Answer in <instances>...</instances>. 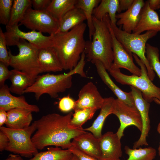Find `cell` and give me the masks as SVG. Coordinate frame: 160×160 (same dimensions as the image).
<instances>
[{
    "label": "cell",
    "instance_id": "obj_1",
    "mask_svg": "<svg viewBox=\"0 0 160 160\" xmlns=\"http://www.w3.org/2000/svg\"><path fill=\"white\" fill-rule=\"evenodd\" d=\"M73 113L65 115L53 113L42 116L35 121L36 131L31 137L37 149L53 145L67 149L72 146L71 140L84 132V130L71 127L70 122Z\"/></svg>",
    "mask_w": 160,
    "mask_h": 160
},
{
    "label": "cell",
    "instance_id": "obj_2",
    "mask_svg": "<svg viewBox=\"0 0 160 160\" xmlns=\"http://www.w3.org/2000/svg\"><path fill=\"white\" fill-rule=\"evenodd\" d=\"M86 26L83 23L67 32L54 35L52 47L58 53L63 70L73 69L84 52L87 43L84 34Z\"/></svg>",
    "mask_w": 160,
    "mask_h": 160
},
{
    "label": "cell",
    "instance_id": "obj_3",
    "mask_svg": "<svg viewBox=\"0 0 160 160\" xmlns=\"http://www.w3.org/2000/svg\"><path fill=\"white\" fill-rule=\"evenodd\" d=\"M85 57L84 52L76 66L67 73L39 75L33 84L24 91V94L34 93L36 100H39L45 94H48L52 98L57 97L59 94L64 92L71 87L73 75L78 74L83 77H87L84 71Z\"/></svg>",
    "mask_w": 160,
    "mask_h": 160
},
{
    "label": "cell",
    "instance_id": "obj_4",
    "mask_svg": "<svg viewBox=\"0 0 160 160\" xmlns=\"http://www.w3.org/2000/svg\"><path fill=\"white\" fill-rule=\"evenodd\" d=\"M95 31L91 42L84 51L87 60L93 63L99 61L108 71L113 62L112 38L106 15L101 20L93 16Z\"/></svg>",
    "mask_w": 160,
    "mask_h": 160
},
{
    "label": "cell",
    "instance_id": "obj_5",
    "mask_svg": "<svg viewBox=\"0 0 160 160\" xmlns=\"http://www.w3.org/2000/svg\"><path fill=\"white\" fill-rule=\"evenodd\" d=\"M133 56L140 66L141 71L140 76L127 75L122 73L119 69H110V74L118 82L122 85H129L141 91L143 98L149 103L156 98L160 100V88L154 85L149 78L145 65L134 54Z\"/></svg>",
    "mask_w": 160,
    "mask_h": 160
},
{
    "label": "cell",
    "instance_id": "obj_6",
    "mask_svg": "<svg viewBox=\"0 0 160 160\" xmlns=\"http://www.w3.org/2000/svg\"><path fill=\"white\" fill-rule=\"evenodd\" d=\"M110 24L117 40L129 52L137 55L145 64L148 76L153 81L155 76V72L150 67L145 55L147 41L156 36L158 32L153 31H147L142 34L127 33L118 28L116 25Z\"/></svg>",
    "mask_w": 160,
    "mask_h": 160
},
{
    "label": "cell",
    "instance_id": "obj_7",
    "mask_svg": "<svg viewBox=\"0 0 160 160\" xmlns=\"http://www.w3.org/2000/svg\"><path fill=\"white\" fill-rule=\"evenodd\" d=\"M16 45L19 49L18 54L14 55L10 50L8 51L9 66L36 79L40 73H42L38 59V49L23 39H20Z\"/></svg>",
    "mask_w": 160,
    "mask_h": 160
},
{
    "label": "cell",
    "instance_id": "obj_8",
    "mask_svg": "<svg viewBox=\"0 0 160 160\" xmlns=\"http://www.w3.org/2000/svg\"><path fill=\"white\" fill-rule=\"evenodd\" d=\"M36 129L35 121L28 127L22 129L1 127L0 130L7 135L9 140L5 150L25 157H33L38 152L31 137Z\"/></svg>",
    "mask_w": 160,
    "mask_h": 160
},
{
    "label": "cell",
    "instance_id": "obj_9",
    "mask_svg": "<svg viewBox=\"0 0 160 160\" xmlns=\"http://www.w3.org/2000/svg\"><path fill=\"white\" fill-rule=\"evenodd\" d=\"M20 24L32 30L55 34L59 27V21L47 10H36L31 7L26 10Z\"/></svg>",
    "mask_w": 160,
    "mask_h": 160
},
{
    "label": "cell",
    "instance_id": "obj_10",
    "mask_svg": "<svg viewBox=\"0 0 160 160\" xmlns=\"http://www.w3.org/2000/svg\"><path fill=\"white\" fill-rule=\"evenodd\" d=\"M20 24L6 26L4 34L7 46L16 45L20 39H23L27 40L38 49L53 46L55 34L45 36L42 33L35 30L24 32L19 28Z\"/></svg>",
    "mask_w": 160,
    "mask_h": 160
},
{
    "label": "cell",
    "instance_id": "obj_11",
    "mask_svg": "<svg viewBox=\"0 0 160 160\" xmlns=\"http://www.w3.org/2000/svg\"><path fill=\"white\" fill-rule=\"evenodd\" d=\"M112 114L119 119L120 126L116 133L121 139L124 129L130 126H135L141 132L142 123L140 113L136 107L130 106L118 98L115 99Z\"/></svg>",
    "mask_w": 160,
    "mask_h": 160
},
{
    "label": "cell",
    "instance_id": "obj_12",
    "mask_svg": "<svg viewBox=\"0 0 160 160\" xmlns=\"http://www.w3.org/2000/svg\"><path fill=\"white\" fill-rule=\"evenodd\" d=\"M106 16L113 44V62L110 69L124 68L129 71L132 75L140 76L141 70L134 63L133 54L128 51L117 40L111 27L109 16L107 15Z\"/></svg>",
    "mask_w": 160,
    "mask_h": 160
},
{
    "label": "cell",
    "instance_id": "obj_13",
    "mask_svg": "<svg viewBox=\"0 0 160 160\" xmlns=\"http://www.w3.org/2000/svg\"><path fill=\"white\" fill-rule=\"evenodd\" d=\"M130 88L135 107L140 113L142 123L140 136L138 140L135 142L133 146V148L135 149L142 146L148 145L146 138L150 129L149 116L150 104L143 98L140 91L131 86H130Z\"/></svg>",
    "mask_w": 160,
    "mask_h": 160
},
{
    "label": "cell",
    "instance_id": "obj_14",
    "mask_svg": "<svg viewBox=\"0 0 160 160\" xmlns=\"http://www.w3.org/2000/svg\"><path fill=\"white\" fill-rule=\"evenodd\" d=\"M104 100V98L103 97L96 86L92 82H89L80 90L73 110L88 108L100 109Z\"/></svg>",
    "mask_w": 160,
    "mask_h": 160
},
{
    "label": "cell",
    "instance_id": "obj_15",
    "mask_svg": "<svg viewBox=\"0 0 160 160\" xmlns=\"http://www.w3.org/2000/svg\"><path fill=\"white\" fill-rule=\"evenodd\" d=\"M98 139L101 152L100 160H119L122 155L121 144L116 133L109 131Z\"/></svg>",
    "mask_w": 160,
    "mask_h": 160
},
{
    "label": "cell",
    "instance_id": "obj_16",
    "mask_svg": "<svg viewBox=\"0 0 160 160\" xmlns=\"http://www.w3.org/2000/svg\"><path fill=\"white\" fill-rule=\"evenodd\" d=\"M14 108L25 109L36 113L40 111L37 105L29 104L24 96L16 97L13 95L11 93L9 87L5 84L0 87V109L7 111Z\"/></svg>",
    "mask_w": 160,
    "mask_h": 160
},
{
    "label": "cell",
    "instance_id": "obj_17",
    "mask_svg": "<svg viewBox=\"0 0 160 160\" xmlns=\"http://www.w3.org/2000/svg\"><path fill=\"white\" fill-rule=\"evenodd\" d=\"M145 4L143 0H134L129 9L116 15V18L118 20L116 25L122 26V30L127 33L133 32L139 22L141 12Z\"/></svg>",
    "mask_w": 160,
    "mask_h": 160
},
{
    "label": "cell",
    "instance_id": "obj_18",
    "mask_svg": "<svg viewBox=\"0 0 160 160\" xmlns=\"http://www.w3.org/2000/svg\"><path fill=\"white\" fill-rule=\"evenodd\" d=\"M149 31H160V20L157 13L150 8L148 0L145 2L139 22L133 33L139 34Z\"/></svg>",
    "mask_w": 160,
    "mask_h": 160
},
{
    "label": "cell",
    "instance_id": "obj_19",
    "mask_svg": "<svg viewBox=\"0 0 160 160\" xmlns=\"http://www.w3.org/2000/svg\"><path fill=\"white\" fill-rule=\"evenodd\" d=\"M37 55L42 73L59 72L63 70L58 53L53 47L38 49Z\"/></svg>",
    "mask_w": 160,
    "mask_h": 160
},
{
    "label": "cell",
    "instance_id": "obj_20",
    "mask_svg": "<svg viewBox=\"0 0 160 160\" xmlns=\"http://www.w3.org/2000/svg\"><path fill=\"white\" fill-rule=\"evenodd\" d=\"M71 143L72 146L100 160L101 152L99 139L91 133L85 131L75 137Z\"/></svg>",
    "mask_w": 160,
    "mask_h": 160
},
{
    "label": "cell",
    "instance_id": "obj_21",
    "mask_svg": "<svg viewBox=\"0 0 160 160\" xmlns=\"http://www.w3.org/2000/svg\"><path fill=\"white\" fill-rule=\"evenodd\" d=\"M97 73L103 83L112 91L117 98L129 105L136 107L131 92L122 91L113 81L102 63L97 61L94 63Z\"/></svg>",
    "mask_w": 160,
    "mask_h": 160
},
{
    "label": "cell",
    "instance_id": "obj_22",
    "mask_svg": "<svg viewBox=\"0 0 160 160\" xmlns=\"http://www.w3.org/2000/svg\"><path fill=\"white\" fill-rule=\"evenodd\" d=\"M7 112V127L22 129L29 127L33 120L32 112L28 110L14 108Z\"/></svg>",
    "mask_w": 160,
    "mask_h": 160
},
{
    "label": "cell",
    "instance_id": "obj_23",
    "mask_svg": "<svg viewBox=\"0 0 160 160\" xmlns=\"http://www.w3.org/2000/svg\"><path fill=\"white\" fill-rule=\"evenodd\" d=\"M115 99L112 97L104 98L103 104L100 108V111L97 117L91 126L84 130L91 132L97 138L99 139L102 135V128L107 117L112 114L113 104Z\"/></svg>",
    "mask_w": 160,
    "mask_h": 160
},
{
    "label": "cell",
    "instance_id": "obj_24",
    "mask_svg": "<svg viewBox=\"0 0 160 160\" xmlns=\"http://www.w3.org/2000/svg\"><path fill=\"white\" fill-rule=\"evenodd\" d=\"M86 20L82 11L75 7L67 12L59 21L58 28L56 34L67 32Z\"/></svg>",
    "mask_w": 160,
    "mask_h": 160
},
{
    "label": "cell",
    "instance_id": "obj_25",
    "mask_svg": "<svg viewBox=\"0 0 160 160\" xmlns=\"http://www.w3.org/2000/svg\"><path fill=\"white\" fill-rule=\"evenodd\" d=\"M9 79L11 83L9 87L11 92L21 95L26 89L33 84L36 79L31 78L21 71L13 69L10 70Z\"/></svg>",
    "mask_w": 160,
    "mask_h": 160
},
{
    "label": "cell",
    "instance_id": "obj_26",
    "mask_svg": "<svg viewBox=\"0 0 160 160\" xmlns=\"http://www.w3.org/2000/svg\"><path fill=\"white\" fill-rule=\"evenodd\" d=\"M119 0H102L93 10V15L97 19L102 20L108 14L111 23L116 25V13L118 12Z\"/></svg>",
    "mask_w": 160,
    "mask_h": 160
},
{
    "label": "cell",
    "instance_id": "obj_27",
    "mask_svg": "<svg viewBox=\"0 0 160 160\" xmlns=\"http://www.w3.org/2000/svg\"><path fill=\"white\" fill-rule=\"evenodd\" d=\"M73 156L68 149L55 146L48 148L45 151L38 152L28 160H71Z\"/></svg>",
    "mask_w": 160,
    "mask_h": 160
},
{
    "label": "cell",
    "instance_id": "obj_28",
    "mask_svg": "<svg viewBox=\"0 0 160 160\" xmlns=\"http://www.w3.org/2000/svg\"><path fill=\"white\" fill-rule=\"evenodd\" d=\"M101 1L99 0H78L76 5V7L82 11L86 17L90 40L92 39L95 31L93 20V11Z\"/></svg>",
    "mask_w": 160,
    "mask_h": 160
},
{
    "label": "cell",
    "instance_id": "obj_29",
    "mask_svg": "<svg viewBox=\"0 0 160 160\" xmlns=\"http://www.w3.org/2000/svg\"><path fill=\"white\" fill-rule=\"evenodd\" d=\"M78 0H52L47 10L59 21L68 11L76 7Z\"/></svg>",
    "mask_w": 160,
    "mask_h": 160
},
{
    "label": "cell",
    "instance_id": "obj_30",
    "mask_svg": "<svg viewBox=\"0 0 160 160\" xmlns=\"http://www.w3.org/2000/svg\"><path fill=\"white\" fill-rule=\"evenodd\" d=\"M32 6L31 0H14L9 23L7 25H18L27 9Z\"/></svg>",
    "mask_w": 160,
    "mask_h": 160
},
{
    "label": "cell",
    "instance_id": "obj_31",
    "mask_svg": "<svg viewBox=\"0 0 160 160\" xmlns=\"http://www.w3.org/2000/svg\"><path fill=\"white\" fill-rule=\"evenodd\" d=\"M124 150L128 156L125 160H153L156 155V149L151 147L131 149L125 146Z\"/></svg>",
    "mask_w": 160,
    "mask_h": 160
},
{
    "label": "cell",
    "instance_id": "obj_32",
    "mask_svg": "<svg viewBox=\"0 0 160 160\" xmlns=\"http://www.w3.org/2000/svg\"><path fill=\"white\" fill-rule=\"evenodd\" d=\"M97 110L95 108H88L74 111L70 122L71 127L74 129H83V124L92 119Z\"/></svg>",
    "mask_w": 160,
    "mask_h": 160
},
{
    "label": "cell",
    "instance_id": "obj_33",
    "mask_svg": "<svg viewBox=\"0 0 160 160\" xmlns=\"http://www.w3.org/2000/svg\"><path fill=\"white\" fill-rule=\"evenodd\" d=\"M145 54L150 67L156 73L160 81V61L159 48L147 43L146 46Z\"/></svg>",
    "mask_w": 160,
    "mask_h": 160
},
{
    "label": "cell",
    "instance_id": "obj_34",
    "mask_svg": "<svg viewBox=\"0 0 160 160\" xmlns=\"http://www.w3.org/2000/svg\"><path fill=\"white\" fill-rule=\"evenodd\" d=\"M13 0H0V23L7 25L10 20Z\"/></svg>",
    "mask_w": 160,
    "mask_h": 160
},
{
    "label": "cell",
    "instance_id": "obj_35",
    "mask_svg": "<svg viewBox=\"0 0 160 160\" xmlns=\"http://www.w3.org/2000/svg\"><path fill=\"white\" fill-rule=\"evenodd\" d=\"M7 43L4 33L0 28V62L7 66H9V57L7 48Z\"/></svg>",
    "mask_w": 160,
    "mask_h": 160
},
{
    "label": "cell",
    "instance_id": "obj_36",
    "mask_svg": "<svg viewBox=\"0 0 160 160\" xmlns=\"http://www.w3.org/2000/svg\"><path fill=\"white\" fill-rule=\"evenodd\" d=\"M75 102L70 96H67L63 97L60 100L58 103L59 109L63 112H68L73 109Z\"/></svg>",
    "mask_w": 160,
    "mask_h": 160
},
{
    "label": "cell",
    "instance_id": "obj_37",
    "mask_svg": "<svg viewBox=\"0 0 160 160\" xmlns=\"http://www.w3.org/2000/svg\"><path fill=\"white\" fill-rule=\"evenodd\" d=\"M68 149L77 157L78 160H100L83 152L73 146H71Z\"/></svg>",
    "mask_w": 160,
    "mask_h": 160
},
{
    "label": "cell",
    "instance_id": "obj_38",
    "mask_svg": "<svg viewBox=\"0 0 160 160\" xmlns=\"http://www.w3.org/2000/svg\"><path fill=\"white\" fill-rule=\"evenodd\" d=\"M8 66L4 63L0 62V86L5 84V81L9 79L10 74V71L8 68Z\"/></svg>",
    "mask_w": 160,
    "mask_h": 160
},
{
    "label": "cell",
    "instance_id": "obj_39",
    "mask_svg": "<svg viewBox=\"0 0 160 160\" xmlns=\"http://www.w3.org/2000/svg\"><path fill=\"white\" fill-rule=\"evenodd\" d=\"M31 5L36 10H47L50 4L51 0H32Z\"/></svg>",
    "mask_w": 160,
    "mask_h": 160
},
{
    "label": "cell",
    "instance_id": "obj_40",
    "mask_svg": "<svg viewBox=\"0 0 160 160\" xmlns=\"http://www.w3.org/2000/svg\"><path fill=\"white\" fill-rule=\"evenodd\" d=\"M134 0H119L118 13L122 11L127 10L132 5Z\"/></svg>",
    "mask_w": 160,
    "mask_h": 160
},
{
    "label": "cell",
    "instance_id": "obj_41",
    "mask_svg": "<svg viewBox=\"0 0 160 160\" xmlns=\"http://www.w3.org/2000/svg\"><path fill=\"white\" fill-rule=\"evenodd\" d=\"M9 139L7 135L3 131H0V151L5 150L9 143Z\"/></svg>",
    "mask_w": 160,
    "mask_h": 160
},
{
    "label": "cell",
    "instance_id": "obj_42",
    "mask_svg": "<svg viewBox=\"0 0 160 160\" xmlns=\"http://www.w3.org/2000/svg\"><path fill=\"white\" fill-rule=\"evenodd\" d=\"M7 119V112L5 110L0 109V127L6 124Z\"/></svg>",
    "mask_w": 160,
    "mask_h": 160
},
{
    "label": "cell",
    "instance_id": "obj_43",
    "mask_svg": "<svg viewBox=\"0 0 160 160\" xmlns=\"http://www.w3.org/2000/svg\"><path fill=\"white\" fill-rule=\"evenodd\" d=\"M150 8L154 10L160 9V0H148Z\"/></svg>",
    "mask_w": 160,
    "mask_h": 160
},
{
    "label": "cell",
    "instance_id": "obj_44",
    "mask_svg": "<svg viewBox=\"0 0 160 160\" xmlns=\"http://www.w3.org/2000/svg\"><path fill=\"white\" fill-rule=\"evenodd\" d=\"M4 160H23L20 155L16 154H10Z\"/></svg>",
    "mask_w": 160,
    "mask_h": 160
},
{
    "label": "cell",
    "instance_id": "obj_45",
    "mask_svg": "<svg viewBox=\"0 0 160 160\" xmlns=\"http://www.w3.org/2000/svg\"><path fill=\"white\" fill-rule=\"evenodd\" d=\"M153 101L156 104L160 105V100L156 98H154L153 99Z\"/></svg>",
    "mask_w": 160,
    "mask_h": 160
},
{
    "label": "cell",
    "instance_id": "obj_46",
    "mask_svg": "<svg viewBox=\"0 0 160 160\" xmlns=\"http://www.w3.org/2000/svg\"><path fill=\"white\" fill-rule=\"evenodd\" d=\"M157 131L160 134V122L159 123L157 126Z\"/></svg>",
    "mask_w": 160,
    "mask_h": 160
},
{
    "label": "cell",
    "instance_id": "obj_47",
    "mask_svg": "<svg viewBox=\"0 0 160 160\" xmlns=\"http://www.w3.org/2000/svg\"><path fill=\"white\" fill-rule=\"evenodd\" d=\"M71 160H78L77 157L73 155Z\"/></svg>",
    "mask_w": 160,
    "mask_h": 160
},
{
    "label": "cell",
    "instance_id": "obj_48",
    "mask_svg": "<svg viewBox=\"0 0 160 160\" xmlns=\"http://www.w3.org/2000/svg\"><path fill=\"white\" fill-rule=\"evenodd\" d=\"M158 150L159 154L160 156V142H159V147L158 148Z\"/></svg>",
    "mask_w": 160,
    "mask_h": 160
},
{
    "label": "cell",
    "instance_id": "obj_49",
    "mask_svg": "<svg viewBox=\"0 0 160 160\" xmlns=\"http://www.w3.org/2000/svg\"></svg>",
    "mask_w": 160,
    "mask_h": 160
},
{
    "label": "cell",
    "instance_id": "obj_50",
    "mask_svg": "<svg viewBox=\"0 0 160 160\" xmlns=\"http://www.w3.org/2000/svg\"></svg>",
    "mask_w": 160,
    "mask_h": 160
}]
</instances>
